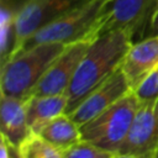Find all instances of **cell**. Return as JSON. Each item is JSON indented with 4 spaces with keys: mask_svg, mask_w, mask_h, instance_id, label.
I'll return each instance as SVG.
<instances>
[{
    "mask_svg": "<svg viewBox=\"0 0 158 158\" xmlns=\"http://www.w3.org/2000/svg\"><path fill=\"white\" fill-rule=\"evenodd\" d=\"M133 38L131 30L122 28L105 33L90 43L65 91L68 99L65 114H70L98 85L120 68Z\"/></svg>",
    "mask_w": 158,
    "mask_h": 158,
    "instance_id": "6da1fadb",
    "label": "cell"
},
{
    "mask_svg": "<svg viewBox=\"0 0 158 158\" xmlns=\"http://www.w3.org/2000/svg\"><path fill=\"white\" fill-rule=\"evenodd\" d=\"M67 43L51 42L33 46L4 60L1 96L27 99L53 62L64 52Z\"/></svg>",
    "mask_w": 158,
    "mask_h": 158,
    "instance_id": "7a4b0ae2",
    "label": "cell"
},
{
    "mask_svg": "<svg viewBox=\"0 0 158 158\" xmlns=\"http://www.w3.org/2000/svg\"><path fill=\"white\" fill-rule=\"evenodd\" d=\"M141 104L135 91H128L101 114L79 126L81 139L118 153Z\"/></svg>",
    "mask_w": 158,
    "mask_h": 158,
    "instance_id": "3957f363",
    "label": "cell"
},
{
    "mask_svg": "<svg viewBox=\"0 0 158 158\" xmlns=\"http://www.w3.org/2000/svg\"><path fill=\"white\" fill-rule=\"evenodd\" d=\"M109 2L110 0H88L74 7L37 30L27 41H25L14 56L41 43L59 42L69 44L80 40L88 41V36Z\"/></svg>",
    "mask_w": 158,
    "mask_h": 158,
    "instance_id": "277c9868",
    "label": "cell"
},
{
    "mask_svg": "<svg viewBox=\"0 0 158 158\" xmlns=\"http://www.w3.org/2000/svg\"><path fill=\"white\" fill-rule=\"evenodd\" d=\"M88 0H26L14 17L11 49L5 59L14 56L37 30L67 14Z\"/></svg>",
    "mask_w": 158,
    "mask_h": 158,
    "instance_id": "5b68a950",
    "label": "cell"
},
{
    "mask_svg": "<svg viewBox=\"0 0 158 158\" xmlns=\"http://www.w3.org/2000/svg\"><path fill=\"white\" fill-rule=\"evenodd\" d=\"M156 0H110L104 12L94 25L88 41L93 42L98 37L116 31L131 30L133 35L143 28L153 12Z\"/></svg>",
    "mask_w": 158,
    "mask_h": 158,
    "instance_id": "8992f818",
    "label": "cell"
},
{
    "mask_svg": "<svg viewBox=\"0 0 158 158\" xmlns=\"http://www.w3.org/2000/svg\"><path fill=\"white\" fill-rule=\"evenodd\" d=\"M90 43L91 42L86 40L69 43L64 52L53 62L42 77L31 95L41 96L65 94Z\"/></svg>",
    "mask_w": 158,
    "mask_h": 158,
    "instance_id": "52a82bcc",
    "label": "cell"
},
{
    "mask_svg": "<svg viewBox=\"0 0 158 158\" xmlns=\"http://www.w3.org/2000/svg\"><path fill=\"white\" fill-rule=\"evenodd\" d=\"M158 151V98L138 107L118 153L149 156Z\"/></svg>",
    "mask_w": 158,
    "mask_h": 158,
    "instance_id": "ba28073f",
    "label": "cell"
},
{
    "mask_svg": "<svg viewBox=\"0 0 158 158\" xmlns=\"http://www.w3.org/2000/svg\"><path fill=\"white\" fill-rule=\"evenodd\" d=\"M131 86L121 69H116L105 81L98 85L70 114V117L81 126L83 123L90 121L128 91H131Z\"/></svg>",
    "mask_w": 158,
    "mask_h": 158,
    "instance_id": "9c48e42d",
    "label": "cell"
},
{
    "mask_svg": "<svg viewBox=\"0 0 158 158\" xmlns=\"http://www.w3.org/2000/svg\"><path fill=\"white\" fill-rule=\"evenodd\" d=\"M157 67L158 35L133 42L121 63V69L132 90Z\"/></svg>",
    "mask_w": 158,
    "mask_h": 158,
    "instance_id": "30bf717a",
    "label": "cell"
},
{
    "mask_svg": "<svg viewBox=\"0 0 158 158\" xmlns=\"http://www.w3.org/2000/svg\"><path fill=\"white\" fill-rule=\"evenodd\" d=\"M27 99L1 96V104H0L1 135L14 147H19L20 143L31 133L26 116Z\"/></svg>",
    "mask_w": 158,
    "mask_h": 158,
    "instance_id": "8fae6325",
    "label": "cell"
},
{
    "mask_svg": "<svg viewBox=\"0 0 158 158\" xmlns=\"http://www.w3.org/2000/svg\"><path fill=\"white\" fill-rule=\"evenodd\" d=\"M67 106L68 99L65 94L31 95L26 102V116L30 132L40 135L53 118L67 112Z\"/></svg>",
    "mask_w": 158,
    "mask_h": 158,
    "instance_id": "7c38bea8",
    "label": "cell"
},
{
    "mask_svg": "<svg viewBox=\"0 0 158 158\" xmlns=\"http://www.w3.org/2000/svg\"><path fill=\"white\" fill-rule=\"evenodd\" d=\"M40 135L60 152L83 141L79 125L68 114L53 118Z\"/></svg>",
    "mask_w": 158,
    "mask_h": 158,
    "instance_id": "4fadbf2b",
    "label": "cell"
},
{
    "mask_svg": "<svg viewBox=\"0 0 158 158\" xmlns=\"http://www.w3.org/2000/svg\"><path fill=\"white\" fill-rule=\"evenodd\" d=\"M21 158H63V153L41 135L30 133L17 147Z\"/></svg>",
    "mask_w": 158,
    "mask_h": 158,
    "instance_id": "5bb4252c",
    "label": "cell"
},
{
    "mask_svg": "<svg viewBox=\"0 0 158 158\" xmlns=\"http://www.w3.org/2000/svg\"><path fill=\"white\" fill-rule=\"evenodd\" d=\"M63 158H111L116 153L102 149L93 143L81 141L62 152Z\"/></svg>",
    "mask_w": 158,
    "mask_h": 158,
    "instance_id": "9a60e30c",
    "label": "cell"
},
{
    "mask_svg": "<svg viewBox=\"0 0 158 158\" xmlns=\"http://www.w3.org/2000/svg\"><path fill=\"white\" fill-rule=\"evenodd\" d=\"M141 102L158 98V67L152 70L137 86L133 89Z\"/></svg>",
    "mask_w": 158,
    "mask_h": 158,
    "instance_id": "2e32d148",
    "label": "cell"
},
{
    "mask_svg": "<svg viewBox=\"0 0 158 158\" xmlns=\"http://www.w3.org/2000/svg\"><path fill=\"white\" fill-rule=\"evenodd\" d=\"M147 33H148V36L158 35V7L153 10V12L149 17L148 26H147Z\"/></svg>",
    "mask_w": 158,
    "mask_h": 158,
    "instance_id": "e0dca14e",
    "label": "cell"
},
{
    "mask_svg": "<svg viewBox=\"0 0 158 158\" xmlns=\"http://www.w3.org/2000/svg\"><path fill=\"white\" fill-rule=\"evenodd\" d=\"M0 158H10L9 142L2 135H1V142H0Z\"/></svg>",
    "mask_w": 158,
    "mask_h": 158,
    "instance_id": "ac0fdd59",
    "label": "cell"
},
{
    "mask_svg": "<svg viewBox=\"0 0 158 158\" xmlns=\"http://www.w3.org/2000/svg\"><path fill=\"white\" fill-rule=\"evenodd\" d=\"M151 156V154H149ZM149 156H135V154H125V153H116L111 158H149Z\"/></svg>",
    "mask_w": 158,
    "mask_h": 158,
    "instance_id": "d6986e66",
    "label": "cell"
},
{
    "mask_svg": "<svg viewBox=\"0 0 158 158\" xmlns=\"http://www.w3.org/2000/svg\"><path fill=\"white\" fill-rule=\"evenodd\" d=\"M149 158H158V151H156L154 153H152V154L149 156Z\"/></svg>",
    "mask_w": 158,
    "mask_h": 158,
    "instance_id": "ffe728a7",
    "label": "cell"
}]
</instances>
